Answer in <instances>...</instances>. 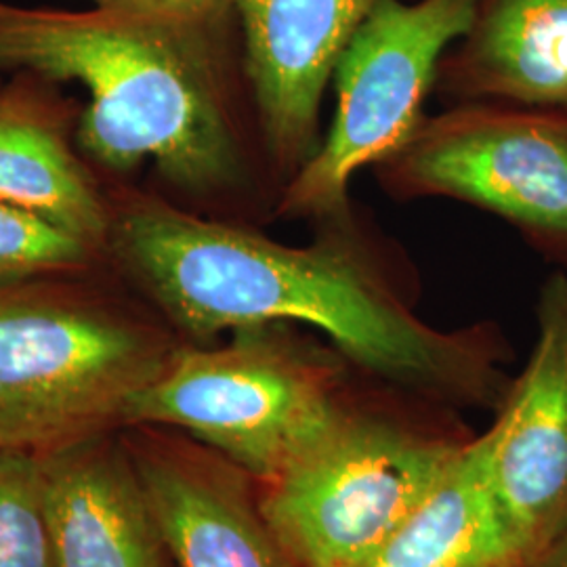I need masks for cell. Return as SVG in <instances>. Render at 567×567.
Masks as SVG:
<instances>
[{
  "mask_svg": "<svg viewBox=\"0 0 567 567\" xmlns=\"http://www.w3.org/2000/svg\"><path fill=\"white\" fill-rule=\"evenodd\" d=\"M110 208L107 250L187 343L244 326H303L365 374L461 412H496L513 383L503 328L423 320L416 274L353 203L316 219L303 246L143 192Z\"/></svg>",
  "mask_w": 567,
  "mask_h": 567,
  "instance_id": "1",
  "label": "cell"
},
{
  "mask_svg": "<svg viewBox=\"0 0 567 567\" xmlns=\"http://www.w3.org/2000/svg\"><path fill=\"white\" fill-rule=\"evenodd\" d=\"M0 70L79 81L89 105L79 143L128 171L152 161L194 200H229L276 179L248 124L243 37L231 0L206 11L100 2L91 11L0 0Z\"/></svg>",
  "mask_w": 567,
  "mask_h": 567,
  "instance_id": "2",
  "label": "cell"
},
{
  "mask_svg": "<svg viewBox=\"0 0 567 567\" xmlns=\"http://www.w3.org/2000/svg\"><path fill=\"white\" fill-rule=\"evenodd\" d=\"M86 278L0 290V450L47 454L121 431L183 343L147 301Z\"/></svg>",
  "mask_w": 567,
  "mask_h": 567,
  "instance_id": "3",
  "label": "cell"
},
{
  "mask_svg": "<svg viewBox=\"0 0 567 567\" xmlns=\"http://www.w3.org/2000/svg\"><path fill=\"white\" fill-rule=\"evenodd\" d=\"M372 381L303 326H244L224 343L183 341L124 426L182 431L269 484L322 446Z\"/></svg>",
  "mask_w": 567,
  "mask_h": 567,
  "instance_id": "4",
  "label": "cell"
},
{
  "mask_svg": "<svg viewBox=\"0 0 567 567\" xmlns=\"http://www.w3.org/2000/svg\"><path fill=\"white\" fill-rule=\"evenodd\" d=\"M477 433L463 412L374 379L261 507L297 567H362L425 503Z\"/></svg>",
  "mask_w": 567,
  "mask_h": 567,
  "instance_id": "5",
  "label": "cell"
},
{
  "mask_svg": "<svg viewBox=\"0 0 567 567\" xmlns=\"http://www.w3.org/2000/svg\"><path fill=\"white\" fill-rule=\"evenodd\" d=\"M480 0H379L334 70L337 107L316 154L280 192L274 215L316 221L351 200L425 121L440 63L475 20Z\"/></svg>",
  "mask_w": 567,
  "mask_h": 567,
  "instance_id": "6",
  "label": "cell"
},
{
  "mask_svg": "<svg viewBox=\"0 0 567 567\" xmlns=\"http://www.w3.org/2000/svg\"><path fill=\"white\" fill-rule=\"evenodd\" d=\"M400 200L447 198L515 227L567 271V110L456 103L377 168Z\"/></svg>",
  "mask_w": 567,
  "mask_h": 567,
  "instance_id": "7",
  "label": "cell"
},
{
  "mask_svg": "<svg viewBox=\"0 0 567 567\" xmlns=\"http://www.w3.org/2000/svg\"><path fill=\"white\" fill-rule=\"evenodd\" d=\"M482 433L489 492L529 567L567 527V271L543 284L536 341Z\"/></svg>",
  "mask_w": 567,
  "mask_h": 567,
  "instance_id": "8",
  "label": "cell"
},
{
  "mask_svg": "<svg viewBox=\"0 0 567 567\" xmlns=\"http://www.w3.org/2000/svg\"><path fill=\"white\" fill-rule=\"evenodd\" d=\"M379 0H231L265 154L286 185L322 142L326 91Z\"/></svg>",
  "mask_w": 567,
  "mask_h": 567,
  "instance_id": "9",
  "label": "cell"
},
{
  "mask_svg": "<svg viewBox=\"0 0 567 567\" xmlns=\"http://www.w3.org/2000/svg\"><path fill=\"white\" fill-rule=\"evenodd\" d=\"M122 437L140 468L175 567H297L265 517L259 482L168 426Z\"/></svg>",
  "mask_w": 567,
  "mask_h": 567,
  "instance_id": "10",
  "label": "cell"
},
{
  "mask_svg": "<svg viewBox=\"0 0 567 567\" xmlns=\"http://www.w3.org/2000/svg\"><path fill=\"white\" fill-rule=\"evenodd\" d=\"M41 458L58 567H173L122 429Z\"/></svg>",
  "mask_w": 567,
  "mask_h": 567,
  "instance_id": "11",
  "label": "cell"
},
{
  "mask_svg": "<svg viewBox=\"0 0 567 567\" xmlns=\"http://www.w3.org/2000/svg\"><path fill=\"white\" fill-rule=\"evenodd\" d=\"M435 89L456 103L567 110V0H480Z\"/></svg>",
  "mask_w": 567,
  "mask_h": 567,
  "instance_id": "12",
  "label": "cell"
},
{
  "mask_svg": "<svg viewBox=\"0 0 567 567\" xmlns=\"http://www.w3.org/2000/svg\"><path fill=\"white\" fill-rule=\"evenodd\" d=\"M0 203L107 250L110 203L55 124L16 95L0 97Z\"/></svg>",
  "mask_w": 567,
  "mask_h": 567,
  "instance_id": "13",
  "label": "cell"
},
{
  "mask_svg": "<svg viewBox=\"0 0 567 567\" xmlns=\"http://www.w3.org/2000/svg\"><path fill=\"white\" fill-rule=\"evenodd\" d=\"M362 567H529L489 492L482 433Z\"/></svg>",
  "mask_w": 567,
  "mask_h": 567,
  "instance_id": "14",
  "label": "cell"
},
{
  "mask_svg": "<svg viewBox=\"0 0 567 567\" xmlns=\"http://www.w3.org/2000/svg\"><path fill=\"white\" fill-rule=\"evenodd\" d=\"M0 567H58L41 454L0 450Z\"/></svg>",
  "mask_w": 567,
  "mask_h": 567,
  "instance_id": "15",
  "label": "cell"
},
{
  "mask_svg": "<svg viewBox=\"0 0 567 567\" xmlns=\"http://www.w3.org/2000/svg\"><path fill=\"white\" fill-rule=\"evenodd\" d=\"M102 257L79 238L0 203V290L42 278L89 274Z\"/></svg>",
  "mask_w": 567,
  "mask_h": 567,
  "instance_id": "16",
  "label": "cell"
},
{
  "mask_svg": "<svg viewBox=\"0 0 567 567\" xmlns=\"http://www.w3.org/2000/svg\"><path fill=\"white\" fill-rule=\"evenodd\" d=\"M100 2H124V4H142L154 9H171V11H206L224 4L227 0H95Z\"/></svg>",
  "mask_w": 567,
  "mask_h": 567,
  "instance_id": "17",
  "label": "cell"
},
{
  "mask_svg": "<svg viewBox=\"0 0 567 567\" xmlns=\"http://www.w3.org/2000/svg\"><path fill=\"white\" fill-rule=\"evenodd\" d=\"M532 567H567V527L540 553Z\"/></svg>",
  "mask_w": 567,
  "mask_h": 567,
  "instance_id": "18",
  "label": "cell"
},
{
  "mask_svg": "<svg viewBox=\"0 0 567 567\" xmlns=\"http://www.w3.org/2000/svg\"><path fill=\"white\" fill-rule=\"evenodd\" d=\"M173 567H175V566H173Z\"/></svg>",
  "mask_w": 567,
  "mask_h": 567,
  "instance_id": "19",
  "label": "cell"
}]
</instances>
